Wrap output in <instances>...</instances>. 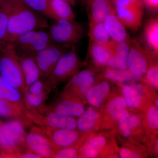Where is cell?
I'll return each mask as SVG.
<instances>
[{
	"label": "cell",
	"instance_id": "1",
	"mask_svg": "<svg viewBox=\"0 0 158 158\" xmlns=\"http://www.w3.org/2000/svg\"><path fill=\"white\" fill-rule=\"evenodd\" d=\"M49 25L47 18L20 0H12L5 41L10 43L20 35L34 30L48 29Z\"/></svg>",
	"mask_w": 158,
	"mask_h": 158
},
{
	"label": "cell",
	"instance_id": "2",
	"mask_svg": "<svg viewBox=\"0 0 158 158\" xmlns=\"http://www.w3.org/2000/svg\"><path fill=\"white\" fill-rule=\"evenodd\" d=\"M25 125L18 120L2 123L0 127V156L18 158L27 150Z\"/></svg>",
	"mask_w": 158,
	"mask_h": 158
},
{
	"label": "cell",
	"instance_id": "3",
	"mask_svg": "<svg viewBox=\"0 0 158 158\" xmlns=\"http://www.w3.org/2000/svg\"><path fill=\"white\" fill-rule=\"evenodd\" d=\"M115 134L95 133L84 141L79 150V158H119Z\"/></svg>",
	"mask_w": 158,
	"mask_h": 158
},
{
	"label": "cell",
	"instance_id": "4",
	"mask_svg": "<svg viewBox=\"0 0 158 158\" xmlns=\"http://www.w3.org/2000/svg\"><path fill=\"white\" fill-rule=\"evenodd\" d=\"M0 76L23 95L25 93V82L19 59L9 43H6L0 49Z\"/></svg>",
	"mask_w": 158,
	"mask_h": 158
},
{
	"label": "cell",
	"instance_id": "5",
	"mask_svg": "<svg viewBox=\"0 0 158 158\" xmlns=\"http://www.w3.org/2000/svg\"><path fill=\"white\" fill-rule=\"evenodd\" d=\"M52 21L48 29L53 42L68 48L75 47L84 36L83 25L75 19Z\"/></svg>",
	"mask_w": 158,
	"mask_h": 158
},
{
	"label": "cell",
	"instance_id": "6",
	"mask_svg": "<svg viewBox=\"0 0 158 158\" xmlns=\"http://www.w3.org/2000/svg\"><path fill=\"white\" fill-rule=\"evenodd\" d=\"M12 45L18 56H31L54 43L48 29L30 31L15 37L9 43Z\"/></svg>",
	"mask_w": 158,
	"mask_h": 158
},
{
	"label": "cell",
	"instance_id": "7",
	"mask_svg": "<svg viewBox=\"0 0 158 158\" xmlns=\"http://www.w3.org/2000/svg\"><path fill=\"white\" fill-rule=\"evenodd\" d=\"M82 64L75 48L66 51L58 60L47 78L51 89L56 88L60 84L71 78L80 70Z\"/></svg>",
	"mask_w": 158,
	"mask_h": 158
},
{
	"label": "cell",
	"instance_id": "8",
	"mask_svg": "<svg viewBox=\"0 0 158 158\" xmlns=\"http://www.w3.org/2000/svg\"><path fill=\"white\" fill-rule=\"evenodd\" d=\"M100 77L98 71L90 67L79 70L69 79L62 94L77 99L86 103V94L97 81Z\"/></svg>",
	"mask_w": 158,
	"mask_h": 158
},
{
	"label": "cell",
	"instance_id": "9",
	"mask_svg": "<svg viewBox=\"0 0 158 158\" xmlns=\"http://www.w3.org/2000/svg\"><path fill=\"white\" fill-rule=\"evenodd\" d=\"M116 14L126 27L135 32L142 25L144 5L142 0H113Z\"/></svg>",
	"mask_w": 158,
	"mask_h": 158
},
{
	"label": "cell",
	"instance_id": "10",
	"mask_svg": "<svg viewBox=\"0 0 158 158\" xmlns=\"http://www.w3.org/2000/svg\"><path fill=\"white\" fill-rule=\"evenodd\" d=\"M158 56L153 53L144 44L138 40L130 39L128 69L137 76L143 78L152 62Z\"/></svg>",
	"mask_w": 158,
	"mask_h": 158
},
{
	"label": "cell",
	"instance_id": "11",
	"mask_svg": "<svg viewBox=\"0 0 158 158\" xmlns=\"http://www.w3.org/2000/svg\"><path fill=\"white\" fill-rule=\"evenodd\" d=\"M28 117L32 122L40 126V127L71 130L77 128V118L70 116H60L46 107L40 112L31 109Z\"/></svg>",
	"mask_w": 158,
	"mask_h": 158
},
{
	"label": "cell",
	"instance_id": "12",
	"mask_svg": "<svg viewBox=\"0 0 158 158\" xmlns=\"http://www.w3.org/2000/svg\"><path fill=\"white\" fill-rule=\"evenodd\" d=\"M50 139L57 151L68 147L80 148L89 136L77 129H51L40 127Z\"/></svg>",
	"mask_w": 158,
	"mask_h": 158
},
{
	"label": "cell",
	"instance_id": "13",
	"mask_svg": "<svg viewBox=\"0 0 158 158\" xmlns=\"http://www.w3.org/2000/svg\"><path fill=\"white\" fill-rule=\"evenodd\" d=\"M27 150L40 158H54L57 152L50 139L40 127H34L27 133L25 138Z\"/></svg>",
	"mask_w": 158,
	"mask_h": 158
},
{
	"label": "cell",
	"instance_id": "14",
	"mask_svg": "<svg viewBox=\"0 0 158 158\" xmlns=\"http://www.w3.org/2000/svg\"><path fill=\"white\" fill-rule=\"evenodd\" d=\"M112 131L115 136H119L123 140L134 139L138 141L144 142V132L141 114L130 113L129 115L123 121L119 123Z\"/></svg>",
	"mask_w": 158,
	"mask_h": 158
},
{
	"label": "cell",
	"instance_id": "15",
	"mask_svg": "<svg viewBox=\"0 0 158 158\" xmlns=\"http://www.w3.org/2000/svg\"><path fill=\"white\" fill-rule=\"evenodd\" d=\"M69 49L53 43L32 55L42 77L50 76L60 57Z\"/></svg>",
	"mask_w": 158,
	"mask_h": 158
},
{
	"label": "cell",
	"instance_id": "16",
	"mask_svg": "<svg viewBox=\"0 0 158 158\" xmlns=\"http://www.w3.org/2000/svg\"><path fill=\"white\" fill-rule=\"evenodd\" d=\"M116 42L112 40L108 44L101 45L89 40L87 61L90 68L99 72L107 66L108 61L113 56Z\"/></svg>",
	"mask_w": 158,
	"mask_h": 158
},
{
	"label": "cell",
	"instance_id": "17",
	"mask_svg": "<svg viewBox=\"0 0 158 158\" xmlns=\"http://www.w3.org/2000/svg\"><path fill=\"white\" fill-rule=\"evenodd\" d=\"M51 89L47 78L42 77L26 89L23 94L26 106L40 112L45 107L48 91Z\"/></svg>",
	"mask_w": 158,
	"mask_h": 158
},
{
	"label": "cell",
	"instance_id": "18",
	"mask_svg": "<svg viewBox=\"0 0 158 158\" xmlns=\"http://www.w3.org/2000/svg\"><path fill=\"white\" fill-rule=\"evenodd\" d=\"M113 83L100 75L97 81L86 94V102L91 105L93 108L100 110L114 91Z\"/></svg>",
	"mask_w": 158,
	"mask_h": 158
},
{
	"label": "cell",
	"instance_id": "19",
	"mask_svg": "<svg viewBox=\"0 0 158 158\" xmlns=\"http://www.w3.org/2000/svg\"><path fill=\"white\" fill-rule=\"evenodd\" d=\"M85 103L77 99L62 95L49 110L60 116L79 117L85 113Z\"/></svg>",
	"mask_w": 158,
	"mask_h": 158
},
{
	"label": "cell",
	"instance_id": "20",
	"mask_svg": "<svg viewBox=\"0 0 158 158\" xmlns=\"http://www.w3.org/2000/svg\"><path fill=\"white\" fill-rule=\"evenodd\" d=\"M119 84L122 88L123 94L127 107L141 113L150 100L144 93V85Z\"/></svg>",
	"mask_w": 158,
	"mask_h": 158
},
{
	"label": "cell",
	"instance_id": "21",
	"mask_svg": "<svg viewBox=\"0 0 158 158\" xmlns=\"http://www.w3.org/2000/svg\"><path fill=\"white\" fill-rule=\"evenodd\" d=\"M158 108L149 100L141 113L142 123L145 134V140L157 137Z\"/></svg>",
	"mask_w": 158,
	"mask_h": 158
},
{
	"label": "cell",
	"instance_id": "22",
	"mask_svg": "<svg viewBox=\"0 0 158 158\" xmlns=\"http://www.w3.org/2000/svg\"><path fill=\"white\" fill-rule=\"evenodd\" d=\"M77 119V128L80 132L88 136L99 131L100 114L94 108L89 107Z\"/></svg>",
	"mask_w": 158,
	"mask_h": 158
},
{
	"label": "cell",
	"instance_id": "23",
	"mask_svg": "<svg viewBox=\"0 0 158 158\" xmlns=\"http://www.w3.org/2000/svg\"><path fill=\"white\" fill-rule=\"evenodd\" d=\"M111 39L116 42L130 40L126 27L116 14L115 9L108 15L103 22Z\"/></svg>",
	"mask_w": 158,
	"mask_h": 158
},
{
	"label": "cell",
	"instance_id": "24",
	"mask_svg": "<svg viewBox=\"0 0 158 158\" xmlns=\"http://www.w3.org/2000/svg\"><path fill=\"white\" fill-rule=\"evenodd\" d=\"M88 21L103 23L108 15L115 9L111 0H86Z\"/></svg>",
	"mask_w": 158,
	"mask_h": 158
},
{
	"label": "cell",
	"instance_id": "25",
	"mask_svg": "<svg viewBox=\"0 0 158 158\" xmlns=\"http://www.w3.org/2000/svg\"><path fill=\"white\" fill-rule=\"evenodd\" d=\"M25 82L26 89L42 77L32 55L18 56Z\"/></svg>",
	"mask_w": 158,
	"mask_h": 158
},
{
	"label": "cell",
	"instance_id": "26",
	"mask_svg": "<svg viewBox=\"0 0 158 158\" xmlns=\"http://www.w3.org/2000/svg\"><path fill=\"white\" fill-rule=\"evenodd\" d=\"M130 41V40L123 42H116L114 52L108 61L107 66L120 70L128 69Z\"/></svg>",
	"mask_w": 158,
	"mask_h": 158
},
{
	"label": "cell",
	"instance_id": "27",
	"mask_svg": "<svg viewBox=\"0 0 158 158\" xmlns=\"http://www.w3.org/2000/svg\"><path fill=\"white\" fill-rule=\"evenodd\" d=\"M50 19H75V14L70 4L65 0H48Z\"/></svg>",
	"mask_w": 158,
	"mask_h": 158
},
{
	"label": "cell",
	"instance_id": "28",
	"mask_svg": "<svg viewBox=\"0 0 158 158\" xmlns=\"http://www.w3.org/2000/svg\"><path fill=\"white\" fill-rule=\"evenodd\" d=\"M122 147L118 148L119 158H147L148 152L145 146L134 139L121 141Z\"/></svg>",
	"mask_w": 158,
	"mask_h": 158
},
{
	"label": "cell",
	"instance_id": "29",
	"mask_svg": "<svg viewBox=\"0 0 158 158\" xmlns=\"http://www.w3.org/2000/svg\"><path fill=\"white\" fill-rule=\"evenodd\" d=\"M0 97L17 107L25 114L27 107L21 93L9 85L0 76Z\"/></svg>",
	"mask_w": 158,
	"mask_h": 158
},
{
	"label": "cell",
	"instance_id": "30",
	"mask_svg": "<svg viewBox=\"0 0 158 158\" xmlns=\"http://www.w3.org/2000/svg\"><path fill=\"white\" fill-rule=\"evenodd\" d=\"M99 72L101 73L100 74L103 77L118 84L132 82L136 81H142L141 78L135 75L128 69L120 70L106 66Z\"/></svg>",
	"mask_w": 158,
	"mask_h": 158
},
{
	"label": "cell",
	"instance_id": "31",
	"mask_svg": "<svg viewBox=\"0 0 158 158\" xmlns=\"http://www.w3.org/2000/svg\"><path fill=\"white\" fill-rule=\"evenodd\" d=\"M144 44L150 50L158 55V16L148 19L144 27Z\"/></svg>",
	"mask_w": 158,
	"mask_h": 158
},
{
	"label": "cell",
	"instance_id": "32",
	"mask_svg": "<svg viewBox=\"0 0 158 158\" xmlns=\"http://www.w3.org/2000/svg\"><path fill=\"white\" fill-rule=\"evenodd\" d=\"M0 116L19 120L25 126H31L32 122L15 105L0 97Z\"/></svg>",
	"mask_w": 158,
	"mask_h": 158
},
{
	"label": "cell",
	"instance_id": "33",
	"mask_svg": "<svg viewBox=\"0 0 158 158\" xmlns=\"http://www.w3.org/2000/svg\"><path fill=\"white\" fill-rule=\"evenodd\" d=\"M128 107L123 94L113 91L107 101L100 109V119L108 116L115 111Z\"/></svg>",
	"mask_w": 158,
	"mask_h": 158
},
{
	"label": "cell",
	"instance_id": "34",
	"mask_svg": "<svg viewBox=\"0 0 158 158\" xmlns=\"http://www.w3.org/2000/svg\"><path fill=\"white\" fill-rule=\"evenodd\" d=\"M89 40L101 44H108L112 40L103 23L89 22Z\"/></svg>",
	"mask_w": 158,
	"mask_h": 158
},
{
	"label": "cell",
	"instance_id": "35",
	"mask_svg": "<svg viewBox=\"0 0 158 158\" xmlns=\"http://www.w3.org/2000/svg\"><path fill=\"white\" fill-rule=\"evenodd\" d=\"M128 109H123L115 111L108 116L101 118L99 130L112 129L121 122L124 120L129 115Z\"/></svg>",
	"mask_w": 158,
	"mask_h": 158
},
{
	"label": "cell",
	"instance_id": "36",
	"mask_svg": "<svg viewBox=\"0 0 158 158\" xmlns=\"http://www.w3.org/2000/svg\"><path fill=\"white\" fill-rule=\"evenodd\" d=\"M12 6V0H6L0 7V49L7 43L5 39Z\"/></svg>",
	"mask_w": 158,
	"mask_h": 158
},
{
	"label": "cell",
	"instance_id": "37",
	"mask_svg": "<svg viewBox=\"0 0 158 158\" xmlns=\"http://www.w3.org/2000/svg\"><path fill=\"white\" fill-rule=\"evenodd\" d=\"M142 81L148 84L150 87L158 90V58L152 62L148 69L147 72L143 78Z\"/></svg>",
	"mask_w": 158,
	"mask_h": 158
},
{
	"label": "cell",
	"instance_id": "38",
	"mask_svg": "<svg viewBox=\"0 0 158 158\" xmlns=\"http://www.w3.org/2000/svg\"><path fill=\"white\" fill-rule=\"evenodd\" d=\"M29 8L50 19L48 0H20Z\"/></svg>",
	"mask_w": 158,
	"mask_h": 158
},
{
	"label": "cell",
	"instance_id": "39",
	"mask_svg": "<svg viewBox=\"0 0 158 158\" xmlns=\"http://www.w3.org/2000/svg\"><path fill=\"white\" fill-rule=\"evenodd\" d=\"M79 148L76 147H68L57 151L54 158H79Z\"/></svg>",
	"mask_w": 158,
	"mask_h": 158
},
{
	"label": "cell",
	"instance_id": "40",
	"mask_svg": "<svg viewBox=\"0 0 158 158\" xmlns=\"http://www.w3.org/2000/svg\"><path fill=\"white\" fill-rule=\"evenodd\" d=\"M144 6L149 11L152 12H157L158 0H142Z\"/></svg>",
	"mask_w": 158,
	"mask_h": 158
},
{
	"label": "cell",
	"instance_id": "41",
	"mask_svg": "<svg viewBox=\"0 0 158 158\" xmlns=\"http://www.w3.org/2000/svg\"><path fill=\"white\" fill-rule=\"evenodd\" d=\"M68 2L70 5H74L75 4L77 0H65Z\"/></svg>",
	"mask_w": 158,
	"mask_h": 158
},
{
	"label": "cell",
	"instance_id": "42",
	"mask_svg": "<svg viewBox=\"0 0 158 158\" xmlns=\"http://www.w3.org/2000/svg\"><path fill=\"white\" fill-rule=\"evenodd\" d=\"M6 0H0V7L3 5Z\"/></svg>",
	"mask_w": 158,
	"mask_h": 158
},
{
	"label": "cell",
	"instance_id": "43",
	"mask_svg": "<svg viewBox=\"0 0 158 158\" xmlns=\"http://www.w3.org/2000/svg\"><path fill=\"white\" fill-rule=\"evenodd\" d=\"M3 123L1 121H0V127H1V126L2 124Z\"/></svg>",
	"mask_w": 158,
	"mask_h": 158
},
{
	"label": "cell",
	"instance_id": "44",
	"mask_svg": "<svg viewBox=\"0 0 158 158\" xmlns=\"http://www.w3.org/2000/svg\"><path fill=\"white\" fill-rule=\"evenodd\" d=\"M113 0H111V2H113Z\"/></svg>",
	"mask_w": 158,
	"mask_h": 158
}]
</instances>
